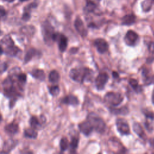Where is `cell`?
<instances>
[{"mask_svg":"<svg viewBox=\"0 0 154 154\" xmlns=\"http://www.w3.org/2000/svg\"><path fill=\"white\" fill-rule=\"evenodd\" d=\"M93 74V71L89 68L78 67L71 69L69 76L73 81L82 84L85 81H90Z\"/></svg>","mask_w":154,"mask_h":154,"instance_id":"cell-1","label":"cell"},{"mask_svg":"<svg viewBox=\"0 0 154 154\" xmlns=\"http://www.w3.org/2000/svg\"><path fill=\"white\" fill-rule=\"evenodd\" d=\"M88 120L93 128V129L99 133L103 134L106 129V124L103 120L94 112H90L87 117Z\"/></svg>","mask_w":154,"mask_h":154,"instance_id":"cell-2","label":"cell"},{"mask_svg":"<svg viewBox=\"0 0 154 154\" xmlns=\"http://www.w3.org/2000/svg\"><path fill=\"white\" fill-rule=\"evenodd\" d=\"M123 100V96L117 92H108L104 97V101L108 105L113 106L119 105Z\"/></svg>","mask_w":154,"mask_h":154,"instance_id":"cell-3","label":"cell"},{"mask_svg":"<svg viewBox=\"0 0 154 154\" xmlns=\"http://www.w3.org/2000/svg\"><path fill=\"white\" fill-rule=\"evenodd\" d=\"M42 31L43 39L45 43L50 45L53 42L52 37L55 33L54 27L48 21H45L42 25Z\"/></svg>","mask_w":154,"mask_h":154,"instance_id":"cell-4","label":"cell"},{"mask_svg":"<svg viewBox=\"0 0 154 154\" xmlns=\"http://www.w3.org/2000/svg\"><path fill=\"white\" fill-rule=\"evenodd\" d=\"M52 40L53 42H58V48L61 52H64L66 51L68 43V40L66 35H64L63 34L55 32V33L53 35Z\"/></svg>","mask_w":154,"mask_h":154,"instance_id":"cell-5","label":"cell"},{"mask_svg":"<svg viewBox=\"0 0 154 154\" xmlns=\"http://www.w3.org/2000/svg\"><path fill=\"white\" fill-rule=\"evenodd\" d=\"M116 126L117 131L121 135H126L130 134L129 126L126 120L123 119H118L116 120Z\"/></svg>","mask_w":154,"mask_h":154,"instance_id":"cell-6","label":"cell"},{"mask_svg":"<svg viewBox=\"0 0 154 154\" xmlns=\"http://www.w3.org/2000/svg\"><path fill=\"white\" fill-rule=\"evenodd\" d=\"M109 79V76L105 72L100 73L95 79V85L98 90H102L104 88Z\"/></svg>","mask_w":154,"mask_h":154,"instance_id":"cell-7","label":"cell"},{"mask_svg":"<svg viewBox=\"0 0 154 154\" xmlns=\"http://www.w3.org/2000/svg\"><path fill=\"white\" fill-rule=\"evenodd\" d=\"M138 40V34L134 31L129 30L124 38V42L128 46H135Z\"/></svg>","mask_w":154,"mask_h":154,"instance_id":"cell-8","label":"cell"},{"mask_svg":"<svg viewBox=\"0 0 154 154\" xmlns=\"http://www.w3.org/2000/svg\"><path fill=\"white\" fill-rule=\"evenodd\" d=\"M74 26L77 32L82 37H85L87 36L88 33L87 30L85 28L84 24L79 17H77L76 18L74 22Z\"/></svg>","mask_w":154,"mask_h":154,"instance_id":"cell-9","label":"cell"},{"mask_svg":"<svg viewBox=\"0 0 154 154\" xmlns=\"http://www.w3.org/2000/svg\"><path fill=\"white\" fill-rule=\"evenodd\" d=\"M94 45L100 54H103L108 49V44L104 38H96L94 41Z\"/></svg>","mask_w":154,"mask_h":154,"instance_id":"cell-10","label":"cell"},{"mask_svg":"<svg viewBox=\"0 0 154 154\" xmlns=\"http://www.w3.org/2000/svg\"><path fill=\"white\" fill-rule=\"evenodd\" d=\"M78 128L81 133L85 136L90 135L93 132V128L88 120L84 121L78 125Z\"/></svg>","mask_w":154,"mask_h":154,"instance_id":"cell-11","label":"cell"},{"mask_svg":"<svg viewBox=\"0 0 154 154\" xmlns=\"http://www.w3.org/2000/svg\"><path fill=\"white\" fill-rule=\"evenodd\" d=\"M61 102L64 104L73 105V106H77L79 104V101L78 97L72 94H69L65 96L61 100Z\"/></svg>","mask_w":154,"mask_h":154,"instance_id":"cell-12","label":"cell"},{"mask_svg":"<svg viewBox=\"0 0 154 154\" xmlns=\"http://www.w3.org/2000/svg\"><path fill=\"white\" fill-rule=\"evenodd\" d=\"M20 49L14 45L8 46L4 49V52L8 56L10 57H16L19 52H20Z\"/></svg>","mask_w":154,"mask_h":154,"instance_id":"cell-13","label":"cell"},{"mask_svg":"<svg viewBox=\"0 0 154 154\" xmlns=\"http://www.w3.org/2000/svg\"><path fill=\"white\" fill-rule=\"evenodd\" d=\"M41 54V52L37 50L35 48H30L26 53L25 57H24V62L25 63H27L28 61H29L33 57H36Z\"/></svg>","mask_w":154,"mask_h":154,"instance_id":"cell-14","label":"cell"},{"mask_svg":"<svg viewBox=\"0 0 154 154\" xmlns=\"http://www.w3.org/2000/svg\"><path fill=\"white\" fill-rule=\"evenodd\" d=\"M133 130H134V132L140 138H141V139H143L144 140H145L146 139V136L144 133V131L140 123H138L137 122L134 123L133 125Z\"/></svg>","mask_w":154,"mask_h":154,"instance_id":"cell-15","label":"cell"},{"mask_svg":"<svg viewBox=\"0 0 154 154\" xmlns=\"http://www.w3.org/2000/svg\"><path fill=\"white\" fill-rule=\"evenodd\" d=\"M13 45H14V43L11 36L9 35H5L0 41V46H1L3 49Z\"/></svg>","mask_w":154,"mask_h":154,"instance_id":"cell-16","label":"cell"},{"mask_svg":"<svg viewBox=\"0 0 154 154\" xmlns=\"http://www.w3.org/2000/svg\"><path fill=\"white\" fill-rule=\"evenodd\" d=\"M31 75L40 81H43L45 79V72L39 69H34L30 72Z\"/></svg>","mask_w":154,"mask_h":154,"instance_id":"cell-17","label":"cell"},{"mask_svg":"<svg viewBox=\"0 0 154 154\" xmlns=\"http://www.w3.org/2000/svg\"><path fill=\"white\" fill-rule=\"evenodd\" d=\"M4 130L8 134L14 135L18 132L19 126L17 124H16L14 122H13L6 125L4 128Z\"/></svg>","mask_w":154,"mask_h":154,"instance_id":"cell-18","label":"cell"},{"mask_svg":"<svg viewBox=\"0 0 154 154\" xmlns=\"http://www.w3.org/2000/svg\"><path fill=\"white\" fill-rule=\"evenodd\" d=\"M136 17L133 14H127L123 17L122 24L123 25H131L135 22Z\"/></svg>","mask_w":154,"mask_h":154,"instance_id":"cell-19","label":"cell"},{"mask_svg":"<svg viewBox=\"0 0 154 154\" xmlns=\"http://www.w3.org/2000/svg\"><path fill=\"white\" fill-rule=\"evenodd\" d=\"M16 141L12 140H7L5 142L4 146H3V152H10L16 145Z\"/></svg>","mask_w":154,"mask_h":154,"instance_id":"cell-20","label":"cell"},{"mask_svg":"<svg viewBox=\"0 0 154 154\" xmlns=\"http://www.w3.org/2000/svg\"><path fill=\"white\" fill-rule=\"evenodd\" d=\"M24 136L26 138L35 139L37 137V132L33 128H26L24 131Z\"/></svg>","mask_w":154,"mask_h":154,"instance_id":"cell-21","label":"cell"},{"mask_svg":"<svg viewBox=\"0 0 154 154\" xmlns=\"http://www.w3.org/2000/svg\"><path fill=\"white\" fill-rule=\"evenodd\" d=\"M60 79V76L59 73L55 70H53L51 71L49 74V81L52 83H57Z\"/></svg>","mask_w":154,"mask_h":154,"instance_id":"cell-22","label":"cell"},{"mask_svg":"<svg viewBox=\"0 0 154 154\" xmlns=\"http://www.w3.org/2000/svg\"><path fill=\"white\" fill-rule=\"evenodd\" d=\"M96 8V5L91 0H87L85 7H84V11L86 13L93 12Z\"/></svg>","mask_w":154,"mask_h":154,"instance_id":"cell-23","label":"cell"},{"mask_svg":"<svg viewBox=\"0 0 154 154\" xmlns=\"http://www.w3.org/2000/svg\"><path fill=\"white\" fill-rule=\"evenodd\" d=\"M111 112H112L114 114H123L125 115L128 112V109L126 106H123L120 108H109Z\"/></svg>","mask_w":154,"mask_h":154,"instance_id":"cell-24","label":"cell"},{"mask_svg":"<svg viewBox=\"0 0 154 154\" xmlns=\"http://www.w3.org/2000/svg\"><path fill=\"white\" fill-rule=\"evenodd\" d=\"M129 83L135 92L140 93L141 91V90H142L141 87L138 84V82L136 79L131 78L129 79Z\"/></svg>","mask_w":154,"mask_h":154,"instance_id":"cell-25","label":"cell"},{"mask_svg":"<svg viewBox=\"0 0 154 154\" xmlns=\"http://www.w3.org/2000/svg\"><path fill=\"white\" fill-rule=\"evenodd\" d=\"M153 0H144L141 3L142 10L145 11L147 12L150 10L152 6Z\"/></svg>","mask_w":154,"mask_h":154,"instance_id":"cell-26","label":"cell"},{"mask_svg":"<svg viewBox=\"0 0 154 154\" xmlns=\"http://www.w3.org/2000/svg\"><path fill=\"white\" fill-rule=\"evenodd\" d=\"M78 143H79V138L78 137H73L72 138V140H71V141L69 144V147H70V149L71 150V151H73V152H75L76 150V149H77L78 147Z\"/></svg>","mask_w":154,"mask_h":154,"instance_id":"cell-27","label":"cell"},{"mask_svg":"<svg viewBox=\"0 0 154 154\" xmlns=\"http://www.w3.org/2000/svg\"><path fill=\"white\" fill-rule=\"evenodd\" d=\"M69 146V143L67 138L66 137H63L60 142V147L61 151L66 150Z\"/></svg>","mask_w":154,"mask_h":154,"instance_id":"cell-28","label":"cell"},{"mask_svg":"<svg viewBox=\"0 0 154 154\" xmlns=\"http://www.w3.org/2000/svg\"><path fill=\"white\" fill-rule=\"evenodd\" d=\"M29 123L31 128L34 129L38 128L41 125L38 118L35 116H32L29 120Z\"/></svg>","mask_w":154,"mask_h":154,"instance_id":"cell-29","label":"cell"},{"mask_svg":"<svg viewBox=\"0 0 154 154\" xmlns=\"http://www.w3.org/2000/svg\"><path fill=\"white\" fill-rule=\"evenodd\" d=\"M21 31L23 33V34L27 35H32L34 33V28L32 26H26L25 27H23Z\"/></svg>","mask_w":154,"mask_h":154,"instance_id":"cell-30","label":"cell"},{"mask_svg":"<svg viewBox=\"0 0 154 154\" xmlns=\"http://www.w3.org/2000/svg\"><path fill=\"white\" fill-rule=\"evenodd\" d=\"M49 93L53 96H57L59 94L60 90L58 85H53L49 88Z\"/></svg>","mask_w":154,"mask_h":154,"instance_id":"cell-31","label":"cell"},{"mask_svg":"<svg viewBox=\"0 0 154 154\" xmlns=\"http://www.w3.org/2000/svg\"><path fill=\"white\" fill-rule=\"evenodd\" d=\"M16 79L18 81L19 84H25L26 81V75L25 73L20 72L17 76Z\"/></svg>","mask_w":154,"mask_h":154,"instance_id":"cell-32","label":"cell"},{"mask_svg":"<svg viewBox=\"0 0 154 154\" xmlns=\"http://www.w3.org/2000/svg\"><path fill=\"white\" fill-rule=\"evenodd\" d=\"M8 65L5 62L0 61V73H4L7 69Z\"/></svg>","mask_w":154,"mask_h":154,"instance_id":"cell-33","label":"cell"},{"mask_svg":"<svg viewBox=\"0 0 154 154\" xmlns=\"http://www.w3.org/2000/svg\"><path fill=\"white\" fill-rule=\"evenodd\" d=\"M30 17H31V13L23 11V13L22 17V20H23L24 21H28V20H29Z\"/></svg>","mask_w":154,"mask_h":154,"instance_id":"cell-34","label":"cell"},{"mask_svg":"<svg viewBox=\"0 0 154 154\" xmlns=\"http://www.w3.org/2000/svg\"><path fill=\"white\" fill-rule=\"evenodd\" d=\"M148 49L149 53L153 56V58L154 59V42H150L148 46Z\"/></svg>","mask_w":154,"mask_h":154,"instance_id":"cell-35","label":"cell"},{"mask_svg":"<svg viewBox=\"0 0 154 154\" xmlns=\"http://www.w3.org/2000/svg\"><path fill=\"white\" fill-rule=\"evenodd\" d=\"M144 114L147 119H150L152 120L154 119V113L153 112L146 110L144 112Z\"/></svg>","mask_w":154,"mask_h":154,"instance_id":"cell-36","label":"cell"},{"mask_svg":"<svg viewBox=\"0 0 154 154\" xmlns=\"http://www.w3.org/2000/svg\"><path fill=\"white\" fill-rule=\"evenodd\" d=\"M7 13L5 10L1 6H0V19L4 17L6 15Z\"/></svg>","mask_w":154,"mask_h":154,"instance_id":"cell-37","label":"cell"},{"mask_svg":"<svg viewBox=\"0 0 154 154\" xmlns=\"http://www.w3.org/2000/svg\"><path fill=\"white\" fill-rule=\"evenodd\" d=\"M149 144H150V146L154 149V138H150L149 140Z\"/></svg>","mask_w":154,"mask_h":154,"instance_id":"cell-38","label":"cell"},{"mask_svg":"<svg viewBox=\"0 0 154 154\" xmlns=\"http://www.w3.org/2000/svg\"><path fill=\"white\" fill-rule=\"evenodd\" d=\"M112 75L113 77H114V78H119V75H118V73H117V72H112Z\"/></svg>","mask_w":154,"mask_h":154,"instance_id":"cell-39","label":"cell"},{"mask_svg":"<svg viewBox=\"0 0 154 154\" xmlns=\"http://www.w3.org/2000/svg\"><path fill=\"white\" fill-rule=\"evenodd\" d=\"M152 102L153 103V104L154 105V89L153 90V92H152Z\"/></svg>","mask_w":154,"mask_h":154,"instance_id":"cell-40","label":"cell"},{"mask_svg":"<svg viewBox=\"0 0 154 154\" xmlns=\"http://www.w3.org/2000/svg\"><path fill=\"white\" fill-rule=\"evenodd\" d=\"M4 1H6V2H12L13 1H14V0H3Z\"/></svg>","mask_w":154,"mask_h":154,"instance_id":"cell-41","label":"cell"},{"mask_svg":"<svg viewBox=\"0 0 154 154\" xmlns=\"http://www.w3.org/2000/svg\"><path fill=\"white\" fill-rule=\"evenodd\" d=\"M2 116L0 114V123L2 122Z\"/></svg>","mask_w":154,"mask_h":154,"instance_id":"cell-42","label":"cell"},{"mask_svg":"<svg viewBox=\"0 0 154 154\" xmlns=\"http://www.w3.org/2000/svg\"><path fill=\"white\" fill-rule=\"evenodd\" d=\"M21 2H24V1H28V0H20Z\"/></svg>","mask_w":154,"mask_h":154,"instance_id":"cell-43","label":"cell"},{"mask_svg":"<svg viewBox=\"0 0 154 154\" xmlns=\"http://www.w3.org/2000/svg\"><path fill=\"white\" fill-rule=\"evenodd\" d=\"M1 33H2V31H1V29H0V34H1Z\"/></svg>","mask_w":154,"mask_h":154,"instance_id":"cell-44","label":"cell"},{"mask_svg":"<svg viewBox=\"0 0 154 154\" xmlns=\"http://www.w3.org/2000/svg\"><path fill=\"white\" fill-rule=\"evenodd\" d=\"M153 35H154V32H153Z\"/></svg>","mask_w":154,"mask_h":154,"instance_id":"cell-45","label":"cell"},{"mask_svg":"<svg viewBox=\"0 0 154 154\" xmlns=\"http://www.w3.org/2000/svg\"><path fill=\"white\" fill-rule=\"evenodd\" d=\"M153 1H154V0H153Z\"/></svg>","mask_w":154,"mask_h":154,"instance_id":"cell-46","label":"cell"}]
</instances>
